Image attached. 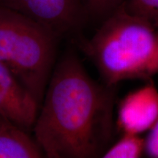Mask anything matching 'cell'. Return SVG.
Segmentation results:
<instances>
[{
    "label": "cell",
    "mask_w": 158,
    "mask_h": 158,
    "mask_svg": "<svg viewBox=\"0 0 158 158\" xmlns=\"http://www.w3.org/2000/svg\"><path fill=\"white\" fill-rule=\"evenodd\" d=\"M116 86L100 84L74 53L55 65L33 127L48 158L101 157L113 133Z\"/></svg>",
    "instance_id": "1"
},
{
    "label": "cell",
    "mask_w": 158,
    "mask_h": 158,
    "mask_svg": "<svg viewBox=\"0 0 158 158\" xmlns=\"http://www.w3.org/2000/svg\"><path fill=\"white\" fill-rule=\"evenodd\" d=\"M78 44L107 86L125 80L149 81L158 73V28L130 13L124 2L92 38Z\"/></svg>",
    "instance_id": "2"
},
{
    "label": "cell",
    "mask_w": 158,
    "mask_h": 158,
    "mask_svg": "<svg viewBox=\"0 0 158 158\" xmlns=\"http://www.w3.org/2000/svg\"><path fill=\"white\" fill-rule=\"evenodd\" d=\"M59 37L26 15L0 5V63L40 108L55 67Z\"/></svg>",
    "instance_id": "3"
},
{
    "label": "cell",
    "mask_w": 158,
    "mask_h": 158,
    "mask_svg": "<svg viewBox=\"0 0 158 158\" xmlns=\"http://www.w3.org/2000/svg\"><path fill=\"white\" fill-rule=\"evenodd\" d=\"M81 2L82 0H0V5L32 19L60 38L76 27Z\"/></svg>",
    "instance_id": "4"
},
{
    "label": "cell",
    "mask_w": 158,
    "mask_h": 158,
    "mask_svg": "<svg viewBox=\"0 0 158 158\" xmlns=\"http://www.w3.org/2000/svg\"><path fill=\"white\" fill-rule=\"evenodd\" d=\"M157 119L158 90L151 80L127 94L118 105L117 124L123 133L149 131Z\"/></svg>",
    "instance_id": "5"
},
{
    "label": "cell",
    "mask_w": 158,
    "mask_h": 158,
    "mask_svg": "<svg viewBox=\"0 0 158 158\" xmlns=\"http://www.w3.org/2000/svg\"><path fill=\"white\" fill-rule=\"evenodd\" d=\"M0 96L14 108L23 130L33 129L40 109L31 94L8 69L0 63Z\"/></svg>",
    "instance_id": "6"
},
{
    "label": "cell",
    "mask_w": 158,
    "mask_h": 158,
    "mask_svg": "<svg viewBox=\"0 0 158 158\" xmlns=\"http://www.w3.org/2000/svg\"><path fill=\"white\" fill-rule=\"evenodd\" d=\"M44 157L38 143L27 131L0 116V158Z\"/></svg>",
    "instance_id": "7"
},
{
    "label": "cell",
    "mask_w": 158,
    "mask_h": 158,
    "mask_svg": "<svg viewBox=\"0 0 158 158\" xmlns=\"http://www.w3.org/2000/svg\"><path fill=\"white\" fill-rule=\"evenodd\" d=\"M145 150V139L139 135L123 133L122 138L111 147H108L103 158H138L141 157Z\"/></svg>",
    "instance_id": "8"
},
{
    "label": "cell",
    "mask_w": 158,
    "mask_h": 158,
    "mask_svg": "<svg viewBox=\"0 0 158 158\" xmlns=\"http://www.w3.org/2000/svg\"><path fill=\"white\" fill-rule=\"evenodd\" d=\"M124 2L130 13L158 28V0H129Z\"/></svg>",
    "instance_id": "9"
},
{
    "label": "cell",
    "mask_w": 158,
    "mask_h": 158,
    "mask_svg": "<svg viewBox=\"0 0 158 158\" xmlns=\"http://www.w3.org/2000/svg\"><path fill=\"white\" fill-rule=\"evenodd\" d=\"M89 10L97 14L113 11L123 2V0H82Z\"/></svg>",
    "instance_id": "10"
},
{
    "label": "cell",
    "mask_w": 158,
    "mask_h": 158,
    "mask_svg": "<svg viewBox=\"0 0 158 158\" xmlns=\"http://www.w3.org/2000/svg\"><path fill=\"white\" fill-rule=\"evenodd\" d=\"M144 153L149 157L158 158V119L145 139Z\"/></svg>",
    "instance_id": "11"
}]
</instances>
